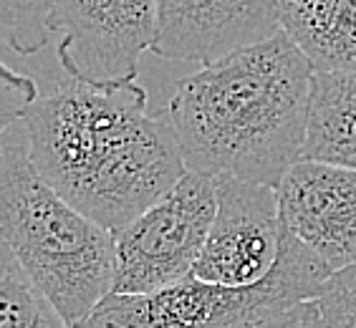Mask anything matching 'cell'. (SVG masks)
I'll return each mask as SVG.
<instances>
[{
  "label": "cell",
  "mask_w": 356,
  "mask_h": 328,
  "mask_svg": "<svg viewBox=\"0 0 356 328\" xmlns=\"http://www.w3.org/2000/svg\"><path fill=\"white\" fill-rule=\"evenodd\" d=\"M23 134L35 172L111 233L187 172L170 119L147 111V91L137 81L69 79L28 109Z\"/></svg>",
  "instance_id": "1"
},
{
  "label": "cell",
  "mask_w": 356,
  "mask_h": 328,
  "mask_svg": "<svg viewBox=\"0 0 356 328\" xmlns=\"http://www.w3.org/2000/svg\"><path fill=\"white\" fill-rule=\"evenodd\" d=\"M311 79L283 31L185 76L165 114L187 170L278 187L303 159Z\"/></svg>",
  "instance_id": "2"
},
{
  "label": "cell",
  "mask_w": 356,
  "mask_h": 328,
  "mask_svg": "<svg viewBox=\"0 0 356 328\" xmlns=\"http://www.w3.org/2000/svg\"><path fill=\"white\" fill-rule=\"evenodd\" d=\"M0 227L28 278L74 326L114 290L117 240L35 172L28 142L0 151Z\"/></svg>",
  "instance_id": "3"
},
{
  "label": "cell",
  "mask_w": 356,
  "mask_h": 328,
  "mask_svg": "<svg viewBox=\"0 0 356 328\" xmlns=\"http://www.w3.org/2000/svg\"><path fill=\"white\" fill-rule=\"evenodd\" d=\"M334 270L293 233H283L273 270L250 286H222L195 275L147 295L157 328H270L296 306L316 301Z\"/></svg>",
  "instance_id": "4"
},
{
  "label": "cell",
  "mask_w": 356,
  "mask_h": 328,
  "mask_svg": "<svg viewBox=\"0 0 356 328\" xmlns=\"http://www.w3.org/2000/svg\"><path fill=\"white\" fill-rule=\"evenodd\" d=\"M215 212L218 179L187 170L154 205L114 233V290L149 295L190 278L213 230Z\"/></svg>",
  "instance_id": "5"
},
{
  "label": "cell",
  "mask_w": 356,
  "mask_h": 328,
  "mask_svg": "<svg viewBox=\"0 0 356 328\" xmlns=\"http://www.w3.org/2000/svg\"><path fill=\"white\" fill-rule=\"evenodd\" d=\"M58 61L69 79L89 83L137 81L139 58L152 51L154 0H56Z\"/></svg>",
  "instance_id": "6"
},
{
  "label": "cell",
  "mask_w": 356,
  "mask_h": 328,
  "mask_svg": "<svg viewBox=\"0 0 356 328\" xmlns=\"http://www.w3.org/2000/svg\"><path fill=\"white\" fill-rule=\"evenodd\" d=\"M218 179V212L192 275L222 286H250L273 270L283 243L278 190L261 182Z\"/></svg>",
  "instance_id": "7"
},
{
  "label": "cell",
  "mask_w": 356,
  "mask_h": 328,
  "mask_svg": "<svg viewBox=\"0 0 356 328\" xmlns=\"http://www.w3.org/2000/svg\"><path fill=\"white\" fill-rule=\"evenodd\" d=\"M152 54L207 66L281 33L278 0H154Z\"/></svg>",
  "instance_id": "8"
},
{
  "label": "cell",
  "mask_w": 356,
  "mask_h": 328,
  "mask_svg": "<svg viewBox=\"0 0 356 328\" xmlns=\"http://www.w3.org/2000/svg\"><path fill=\"white\" fill-rule=\"evenodd\" d=\"M275 190L288 233L334 273L356 265V170L301 159Z\"/></svg>",
  "instance_id": "9"
},
{
  "label": "cell",
  "mask_w": 356,
  "mask_h": 328,
  "mask_svg": "<svg viewBox=\"0 0 356 328\" xmlns=\"http://www.w3.org/2000/svg\"><path fill=\"white\" fill-rule=\"evenodd\" d=\"M278 18L314 71L356 69V0H278Z\"/></svg>",
  "instance_id": "10"
},
{
  "label": "cell",
  "mask_w": 356,
  "mask_h": 328,
  "mask_svg": "<svg viewBox=\"0 0 356 328\" xmlns=\"http://www.w3.org/2000/svg\"><path fill=\"white\" fill-rule=\"evenodd\" d=\"M303 159L356 170V69L314 71Z\"/></svg>",
  "instance_id": "11"
},
{
  "label": "cell",
  "mask_w": 356,
  "mask_h": 328,
  "mask_svg": "<svg viewBox=\"0 0 356 328\" xmlns=\"http://www.w3.org/2000/svg\"><path fill=\"white\" fill-rule=\"evenodd\" d=\"M0 328H71L35 286L8 243H0Z\"/></svg>",
  "instance_id": "12"
},
{
  "label": "cell",
  "mask_w": 356,
  "mask_h": 328,
  "mask_svg": "<svg viewBox=\"0 0 356 328\" xmlns=\"http://www.w3.org/2000/svg\"><path fill=\"white\" fill-rule=\"evenodd\" d=\"M56 0H0L3 41L18 56H33L48 46L54 28Z\"/></svg>",
  "instance_id": "13"
},
{
  "label": "cell",
  "mask_w": 356,
  "mask_h": 328,
  "mask_svg": "<svg viewBox=\"0 0 356 328\" xmlns=\"http://www.w3.org/2000/svg\"><path fill=\"white\" fill-rule=\"evenodd\" d=\"M71 328H157L147 311V295L111 290Z\"/></svg>",
  "instance_id": "14"
},
{
  "label": "cell",
  "mask_w": 356,
  "mask_h": 328,
  "mask_svg": "<svg viewBox=\"0 0 356 328\" xmlns=\"http://www.w3.org/2000/svg\"><path fill=\"white\" fill-rule=\"evenodd\" d=\"M316 303L321 328H356V265L336 270Z\"/></svg>",
  "instance_id": "15"
},
{
  "label": "cell",
  "mask_w": 356,
  "mask_h": 328,
  "mask_svg": "<svg viewBox=\"0 0 356 328\" xmlns=\"http://www.w3.org/2000/svg\"><path fill=\"white\" fill-rule=\"evenodd\" d=\"M38 99H41L38 83L31 76H23L6 66L0 79V129L8 131L15 122H23L28 109Z\"/></svg>",
  "instance_id": "16"
},
{
  "label": "cell",
  "mask_w": 356,
  "mask_h": 328,
  "mask_svg": "<svg viewBox=\"0 0 356 328\" xmlns=\"http://www.w3.org/2000/svg\"><path fill=\"white\" fill-rule=\"evenodd\" d=\"M270 328H321V313H318V303L306 301L296 306L291 313H286L278 323Z\"/></svg>",
  "instance_id": "17"
}]
</instances>
